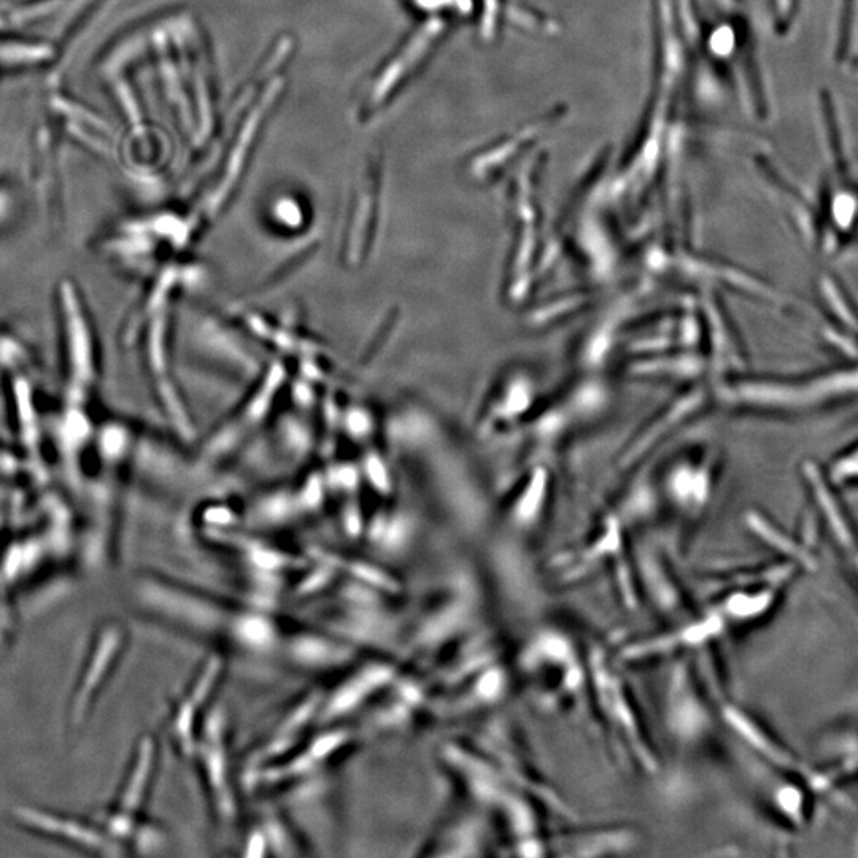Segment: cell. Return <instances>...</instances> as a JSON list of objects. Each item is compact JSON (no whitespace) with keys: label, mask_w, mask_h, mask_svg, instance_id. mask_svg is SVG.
<instances>
[{"label":"cell","mask_w":858,"mask_h":858,"mask_svg":"<svg viewBox=\"0 0 858 858\" xmlns=\"http://www.w3.org/2000/svg\"><path fill=\"white\" fill-rule=\"evenodd\" d=\"M129 598L151 619L236 652L267 654L282 646V628L269 615L229 606L155 572L132 577Z\"/></svg>","instance_id":"cell-1"},{"label":"cell","mask_w":858,"mask_h":858,"mask_svg":"<svg viewBox=\"0 0 858 858\" xmlns=\"http://www.w3.org/2000/svg\"><path fill=\"white\" fill-rule=\"evenodd\" d=\"M587 677L595 693L598 711L612 735L619 739L620 746L625 747L642 773H657V755L639 720L633 698L622 677L615 673L600 649L593 650L588 657Z\"/></svg>","instance_id":"cell-2"},{"label":"cell","mask_w":858,"mask_h":858,"mask_svg":"<svg viewBox=\"0 0 858 858\" xmlns=\"http://www.w3.org/2000/svg\"><path fill=\"white\" fill-rule=\"evenodd\" d=\"M520 669L538 687L544 703L561 704L582 692L587 666L560 631L544 630L520 654Z\"/></svg>","instance_id":"cell-3"},{"label":"cell","mask_w":858,"mask_h":858,"mask_svg":"<svg viewBox=\"0 0 858 858\" xmlns=\"http://www.w3.org/2000/svg\"><path fill=\"white\" fill-rule=\"evenodd\" d=\"M126 647L128 630L123 623L107 620L99 625L70 695L67 719L72 727H82L88 720L102 690L120 665Z\"/></svg>","instance_id":"cell-4"},{"label":"cell","mask_w":858,"mask_h":858,"mask_svg":"<svg viewBox=\"0 0 858 858\" xmlns=\"http://www.w3.org/2000/svg\"><path fill=\"white\" fill-rule=\"evenodd\" d=\"M666 728L679 746L696 747L712 735V711L692 666L679 661L669 674L665 693Z\"/></svg>","instance_id":"cell-5"},{"label":"cell","mask_w":858,"mask_h":858,"mask_svg":"<svg viewBox=\"0 0 858 858\" xmlns=\"http://www.w3.org/2000/svg\"><path fill=\"white\" fill-rule=\"evenodd\" d=\"M16 824L35 835L74 847L93 855H126L124 847L97 824L96 820L69 816L35 806H16L12 812Z\"/></svg>","instance_id":"cell-6"},{"label":"cell","mask_w":858,"mask_h":858,"mask_svg":"<svg viewBox=\"0 0 858 858\" xmlns=\"http://www.w3.org/2000/svg\"><path fill=\"white\" fill-rule=\"evenodd\" d=\"M193 755H198L202 784L210 806L220 822L231 824L236 817V797L231 787V760L226 744V720L218 712L207 715L202 723Z\"/></svg>","instance_id":"cell-7"},{"label":"cell","mask_w":858,"mask_h":858,"mask_svg":"<svg viewBox=\"0 0 858 858\" xmlns=\"http://www.w3.org/2000/svg\"><path fill=\"white\" fill-rule=\"evenodd\" d=\"M225 668L223 655H210L199 666L198 671L194 673L193 681L188 684L183 695L172 706L169 735L175 749L183 757L194 754L198 743V731L201 730L205 719V709L218 690Z\"/></svg>","instance_id":"cell-8"},{"label":"cell","mask_w":858,"mask_h":858,"mask_svg":"<svg viewBox=\"0 0 858 858\" xmlns=\"http://www.w3.org/2000/svg\"><path fill=\"white\" fill-rule=\"evenodd\" d=\"M725 627L727 622L719 612H709L703 619L693 620L671 633L631 644L623 650L622 657L627 661H646L673 655L681 650L703 649L719 638Z\"/></svg>","instance_id":"cell-9"},{"label":"cell","mask_w":858,"mask_h":858,"mask_svg":"<svg viewBox=\"0 0 858 858\" xmlns=\"http://www.w3.org/2000/svg\"><path fill=\"white\" fill-rule=\"evenodd\" d=\"M158 760V739L155 736L143 735L134 747L120 789L116 792L110 808L129 816H142L153 789Z\"/></svg>","instance_id":"cell-10"},{"label":"cell","mask_w":858,"mask_h":858,"mask_svg":"<svg viewBox=\"0 0 858 858\" xmlns=\"http://www.w3.org/2000/svg\"><path fill=\"white\" fill-rule=\"evenodd\" d=\"M442 31H444V21L433 18L415 32L414 37L399 50L398 55L391 59L387 66L383 67L379 77L375 78L369 93V102L372 107L387 101L391 93L414 72L415 67L425 58L429 48L433 47V43L439 39Z\"/></svg>","instance_id":"cell-11"},{"label":"cell","mask_w":858,"mask_h":858,"mask_svg":"<svg viewBox=\"0 0 858 858\" xmlns=\"http://www.w3.org/2000/svg\"><path fill=\"white\" fill-rule=\"evenodd\" d=\"M396 679V669L383 661H371L368 665L355 669L350 676L336 688L328 700L321 703L320 717L337 719L342 714L355 711L372 693L385 690Z\"/></svg>","instance_id":"cell-12"},{"label":"cell","mask_w":858,"mask_h":858,"mask_svg":"<svg viewBox=\"0 0 858 858\" xmlns=\"http://www.w3.org/2000/svg\"><path fill=\"white\" fill-rule=\"evenodd\" d=\"M282 88V80L275 78L274 82L269 85V88L264 91L263 96L259 97L255 109L247 116V120H245L244 126H242V131H240L239 137H237L236 143L232 147L231 155H229L225 177H223L218 190L213 193L212 199H210L212 207H217L218 204H221L223 199L228 196L229 191L232 190V186L236 185L237 178H239L240 172L244 169L248 153H250V148H252L253 140H255L256 134H258L259 128H261L264 116L271 109L275 99L279 97V93H282Z\"/></svg>","instance_id":"cell-13"},{"label":"cell","mask_w":858,"mask_h":858,"mask_svg":"<svg viewBox=\"0 0 858 858\" xmlns=\"http://www.w3.org/2000/svg\"><path fill=\"white\" fill-rule=\"evenodd\" d=\"M638 844L636 831L627 827L596 828L576 835L560 836L552 847H563V855L572 857H601L627 854Z\"/></svg>","instance_id":"cell-14"},{"label":"cell","mask_w":858,"mask_h":858,"mask_svg":"<svg viewBox=\"0 0 858 858\" xmlns=\"http://www.w3.org/2000/svg\"><path fill=\"white\" fill-rule=\"evenodd\" d=\"M280 649L290 655L291 661L306 669H331L329 666L345 665L352 654L348 644L315 633H298L290 639L283 636Z\"/></svg>","instance_id":"cell-15"},{"label":"cell","mask_w":858,"mask_h":858,"mask_svg":"<svg viewBox=\"0 0 858 858\" xmlns=\"http://www.w3.org/2000/svg\"><path fill=\"white\" fill-rule=\"evenodd\" d=\"M723 722L727 723L730 730L735 731L738 738L743 739L747 746L752 747L755 752L765 757L768 762L776 763L777 766L787 768L792 765V758L787 754L779 744L774 741L773 736L760 725L755 722L754 717H750L743 709H739L735 704H723L722 708Z\"/></svg>","instance_id":"cell-16"},{"label":"cell","mask_w":858,"mask_h":858,"mask_svg":"<svg viewBox=\"0 0 858 858\" xmlns=\"http://www.w3.org/2000/svg\"><path fill=\"white\" fill-rule=\"evenodd\" d=\"M773 603V588L752 590V588L738 587L727 598H723L715 611L722 615L725 622H750L766 614Z\"/></svg>","instance_id":"cell-17"},{"label":"cell","mask_w":858,"mask_h":858,"mask_svg":"<svg viewBox=\"0 0 858 858\" xmlns=\"http://www.w3.org/2000/svg\"><path fill=\"white\" fill-rule=\"evenodd\" d=\"M641 577L646 580L649 590L655 600L660 601V606L665 609H673L676 603V585H673L665 569L658 566L655 561L644 560L641 563Z\"/></svg>","instance_id":"cell-18"},{"label":"cell","mask_w":858,"mask_h":858,"mask_svg":"<svg viewBox=\"0 0 858 858\" xmlns=\"http://www.w3.org/2000/svg\"><path fill=\"white\" fill-rule=\"evenodd\" d=\"M774 800H776L777 809L787 819L800 824L803 820V792H800L797 787H792V785H785V787L777 790Z\"/></svg>","instance_id":"cell-19"}]
</instances>
